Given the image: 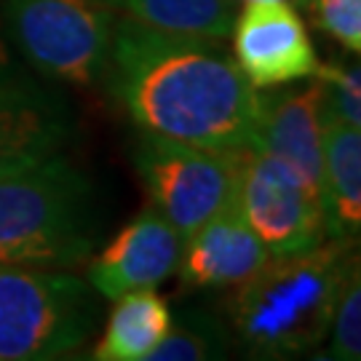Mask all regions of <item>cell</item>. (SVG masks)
<instances>
[{
	"label": "cell",
	"instance_id": "1",
	"mask_svg": "<svg viewBox=\"0 0 361 361\" xmlns=\"http://www.w3.org/2000/svg\"><path fill=\"white\" fill-rule=\"evenodd\" d=\"M107 67L145 134L222 153L255 147L262 94L219 40L161 32L126 16L116 22Z\"/></svg>",
	"mask_w": 361,
	"mask_h": 361
},
{
	"label": "cell",
	"instance_id": "2",
	"mask_svg": "<svg viewBox=\"0 0 361 361\" xmlns=\"http://www.w3.org/2000/svg\"><path fill=\"white\" fill-rule=\"evenodd\" d=\"M359 259L350 238H329L300 255L271 257L231 302L235 332L257 359H292L319 348Z\"/></svg>",
	"mask_w": 361,
	"mask_h": 361
},
{
	"label": "cell",
	"instance_id": "3",
	"mask_svg": "<svg viewBox=\"0 0 361 361\" xmlns=\"http://www.w3.org/2000/svg\"><path fill=\"white\" fill-rule=\"evenodd\" d=\"M97 231L94 185L62 155L0 180V265H75Z\"/></svg>",
	"mask_w": 361,
	"mask_h": 361
},
{
	"label": "cell",
	"instance_id": "4",
	"mask_svg": "<svg viewBox=\"0 0 361 361\" xmlns=\"http://www.w3.org/2000/svg\"><path fill=\"white\" fill-rule=\"evenodd\" d=\"M99 292L70 273L0 265V361H51L99 324Z\"/></svg>",
	"mask_w": 361,
	"mask_h": 361
},
{
	"label": "cell",
	"instance_id": "5",
	"mask_svg": "<svg viewBox=\"0 0 361 361\" xmlns=\"http://www.w3.org/2000/svg\"><path fill=\"white\" fill-rule=\"evenodd\" d=\"M121 0H6L16 49L40 75L89 86L107 70Z\"/></svg>",
	"mask_w": 361,
	"mask_h": 361
},
{
	"label": "cell",
	"instance_id": "6",
	"mask_svg": "<svg viewBox=\"0 0 361 361\" xmlns=\"http://www.w3.org/2000/svg\"><path fill=\"white\" fill-rule=\"evenodd\" d=\"M238 155L241 150L222 153L145 134L137 150V169L153 207L185 238L235 201Z\"/></svg>",
	"mask_w": 361,
	"mask_h": 361
},
{
	"label": "cell",
	"instance_id": "7",
	"mask_svg": "<svg viewBox=\"0 0 361 361\" xmlns=\"http://www.w3.org/2000/svg\"><path fill=\"white\" fill-rule=\"evenodd\" d=\"M235 204L271 257L300 255L329 238L322 195L257 147H246L238 155Z\"/></svg>",
	"mask_w": 361,
	"mask_h": 361
},
{
	"label": "cell",
	"instance_id": "8",
	"mask_svg": "<svg viewBox=\"0 0 361 361\" xmlns=\"http://www.w3.org/2000/svg\"><path fill=\"white\" fill-rule=\"evenodd\" d=\"M233 59L255 89H276L319 70L308 27L297 8L276 0H252L233 22Z\"/></svg>",
	"mask_w": 361,
	"mask_h": 361
},
{
	"label": "cell",
	"instance_id": "9",
	"mask_svg": "<svg viewBox=\"0 0 361 361\" xmlns=\"http://www.w3.org/2000/svg\"><path fill=\"white\" fill-rule=\"evenodd\" d=\"M182 235L158 209H145L97 255L89 265V284L104 300L153 289L180 268Z\"/></svg>",
	"mask_w": 361,
	"mask_h": 361
},
{
	"label": "cell",
	"instance_id": "10",
	"mask_svg": "<svg viewBox=\"0 0 361 361\" xmlns=\"http://www.w3.org/2000/svg\"><path fill=\"white\" fill-rule=\"evenodd\" d=\"M67 107L32 80H0V180L13 177L54 155L70 137Z\"/></svg>",
	"mask_w": 361,
	"mask_h": 361
},
{
	"label": "cell",
	"instance_id": "11",
	"mask_svg": "<svg viewBox=\"0 0 361 361\" xmlns=\"http://www.w3.org/2000/svg\"><path fill=\"white\" fill-rule=\"evenodd\" d=\"M271 259V252L233 201L182 238V281L198 289L241 286Z\"/></svg>",
	"mask_w": 361,
	"mask_h": 361
},
{
	"label": "cell",
	"instance_id": "12",
	"mask_svg": "<svg viewBox=\"0 0 361 361\" xmlns=\"http://www.w3.org/2000/svg\"><path fill=\"white\" fill-rule=\"evenodd\" d=\"M255 147L292 169L313 193L322 195V123L319 86L276 91L262 97Z\"/></svg>",
	"mask_w": 361,
	"mask_h": 361
},
{
	"label": "cell",
	"instance_id": "13",
	"mask_svg": "<svg viewBox=\"0 0 361 361\" xmlns=\"http://www.w3.org/2000/svg\"><path fill=\"white\" fill-rule=\"evenodd\" d=\"M319 123L326 235L350 238L361 228V129L335 118H319Z\"/></svg>",
	"mask_w": 361,
	"mask_h": 361
},
{
	"label": "cell",
	"instance_id": "14",
	"mask_svg": "<svg viewBox=\"0 0 361 361\" xmlns=\"http://www.w3.org/2000/svg\"><path fill=\"white\" fill-rule=\"evenodd\" d=\"M102 340L94 348L97 361H147L171 326V310L153 289H134L113 300Z\"/></svg>",
	"mask_w": 361,
	"mask_h": 361
},
{
	"label": "cell",
	"instance_id": "15",
	"mask_svg": "<svg viewBox=\"0 0 361 361\" xmlns=\"http://www.w3.org/2000/svg\"><path fill=\"white\" fill-rule=\"evenodd\" d=\"M121 11L161 32L225 40L235 22L238 0H121Z\"/></svg>",
	"mask_w": 361,
	"mask_h": 361
},
{
	"label": "cell",
	"instance_id": "16",
	"mask_svg": "<svg viewBox=\"0 0 361 361\" xmlns=\"http://www.w3.org/2000/svg\"><path fill=\"white\" fill-rule=\"evenodd\" d=\"M222 329L207 316H182L171 319L169 332L153 348L147 361H204L225 353Z\"/></svg>",
	"mask_w": 361,
	"mask_h": 361
},
{
	"label": "cell",
	"instance_id": "17",
	"mask_svg": "<svg viewBox=\"0 0 361 361\" xmlns=\"http://www.w3.org/2000/svg\"><path fill=\"white\" fill-rule=\"evenodd\" d=\"M361 70L359 65H322L313 73L319 86V118H335L361 129Z\"/></svg>",
	"mask_w": 361,
	"mask_h": 361
},
{
	"label": "cell",
	"instance_id": "18",
	"mask_svg": "<svg viewBox=\"0 0 361 361\" xmlns=\"http://www.w3.org/2000/svg\"><path fill=\"white\" fill-rule=\"evenodd\" d=\"M329 350L324 359L359 361L361 359V279L359 262L348 273L343 292L337 297L332 322H329Z\"/></svg>",
	"mask_w": 361,
	"mask_h": 361
},
{
	"label": "cell",
	"instance_id": "19",
	"mask_svg": "<svg viewBox=\"0 0 361 361\" xmlns=\"http://www.w3.org/2000/svg\"><path fill=\"white\" fill-rule=\"evenodd\" d=\"M319 25L348 51H361V0H316Z\"/></svg>",
	"mask_w": 361,
	"mask_h": 361
},
{
	"label": "cell",
	"instance_id": "20",
	"mask_svg": "<svg viewBox=\"0 0 361 361\" xmlns=\"http://www.w3.org/2000/svg\"><path fill=\"white\" fill-rule=\"evenodd\" d=\"M238 3H252V0H238ZM276 3H286L297 11H313V3L316 0H276Z\"/></svg>",
	"mask_w": 361,
	"mask_h": 361
},
{
	"label": "cell",
	"instance_id": "21",
	"mask_svg": "<svg viewBox=\"0 0 361 361\" xmlns=\"http://www.w3.org/2000/svg\"><path fill=\"white\" fill-rule=\"evenodd\" d=\"M6 75H11V70H8V56H6V46H3V40H0V80Z\"/></svg>",
	"mask_w": 361,
	"mask_h": 361
}]
</instances>
